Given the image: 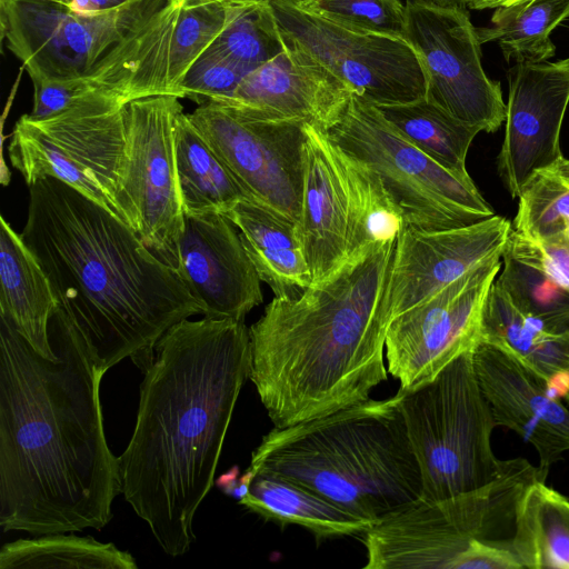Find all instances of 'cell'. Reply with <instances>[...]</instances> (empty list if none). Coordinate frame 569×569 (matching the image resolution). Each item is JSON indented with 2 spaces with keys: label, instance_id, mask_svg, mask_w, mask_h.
<instances>
[{
  "label": "cell",
  "instance_id": "obj_35",
  "mask_svg": "<svg viewBox=\"0 0 569 569\" xmlns=\"http://www.w3.org/2000/svg\"><path fill=\"white\" fill-rule=\"evenodd\" d=\"M284 46L269 1L250 0L208 48L248 74L278 56Z\"/></svg>",
  "mask_w": 569,
  "mask_h": 569
},
{
  "label": "cell",
  "instance_id": "obj_20",
  "mask_svg": "<svg viewBox=\"0 0 569 569\" xmlns=\"http://www.w3.org/2000/svg\"><path fill=\"white\" fill-rule=\"evenodd\" d=\"M473 368L497 427H507L529 442L548 475L551 465L569 452V409L548 382L512 353L479 341Z\"/></svg>",
  "mask_w": 569,
  "mask_h": 569
},
{
  "label": "cell",
  "instance_id": "obj_16",
  "mask_svg": "<svg viewBox=\"0 0 569 569\" xmlns=\"http://www.w3.org/2000/svg\"><path fill=\"white\" fill-rule=\"evenodd\" d=\"M498 252L388 325V372L401 389L436 377L480 340L483 306L502 266Z\"/></svg>",
  "mask_w": 569,
  "mask_h": 569
},
{
  "label": "cell",
  "instance_id": "obj_29",
  "mask_svg": "<svg viewBox=\"0 0 569 569\" xmlns=\"http://www.w3.org/2000/svg\"><path fill=\"white\" fill-rule=\"evenodd\" d=\"M338 148L348 196L349 260L377 244L396 240L405 220L377 172Z\"/></svg>",
  "mask_w": 569,
  "mask_h": 569
},
{
  "label": "cell",
  "instance_id": "obj_6",
  "mask_svg": "<svg viewBox=\"0 0 569 569\" xmlns=\"http://www.w3.org/2000/svg\"><path fill=\"white\" fill-rule=\"evenodd\" d=\"M539 466L513 458L491 482L440 501L418 499L363 533L365 569H521L512 547L519 502Z\"/></svg>",
  "mask_w": 569,
  "mask_h": 569
},
{
  "label": "cell",
  "instance_id": "obj_32",
  "mask_svg": "<svg viewBox=\"0 0 569 569\" xmlns=\"http://www.w3.org/2000/svg\"><path fill=\"white\" fill-rule=\"evenodd\" d=\"M1 569H137L136 559L91 536L49 533L4 543Z\"/></svg>",
  "mask_w": 569,
  "mask_h": 569
},
{
  "label": "cell",
  "instance_id": "obj_11",
  "mask_svg": "<svg viewBox=\"0 0 569 569\" xmlns=\"http://www.w3.org/2000/svg\"><path fill=\"white\" fill-rule=\"evenodd\" d=\"M179 97L158 94L124 106L126 151L122 208L129 226L173 270L184 227L174 161V124L183 111Z\"/></svg>",
  "mask_w": 569,
  "mask_h": 569
},
{
  "label": "cell",
  "instance_id": "obj_36",
  "mask_svg": "<svg viewBox=\"0 0 569 569\" xmlns=\"http://www.w3.org/2000/svg\"><path fill=\"white\" fill-rule=\"evenodd\" d=\"M295 1L302 10L339 24L375 33L403 36L406 8L400 0Z\"/></svg>",
  "mask_w": 569,
  "mask_h": 569
},
{
  "label": "cell",
  "instance_id": "obj_7",
  "mask_svg": "<svg viewBox=\"0 0 569 569\" xmlns=\"http://www.w3.org/2000/svg\"><path fill=\"white\" fill-rule=\"evenodd\" d=\"M422 483L421 499L440 501L502 475L512 459L496 457L497 427L473 368L472 351L436 377L396 393Z\"/></svg>",
  "mask_w": 569,
  "mask_h": 569
},
{
  "label": "cell",
  "instance_id": "obj_30",
  "mask_svg": "<svg viewBox=\"0 0 569 569\" xmlns=\"http://www.w3.org/2000/svg\"><path fill=\"white\" fill-rule=\"evenodd\" d=\"M567 19L569 0H523L496 8L477 33L481 44L498 42L507 61L543 62L556 53L552 31Z\"/></svg>",
  "mask_w": 569,
  "mask_h": 569
},
{
  "label": "cell",
  "instance_id": "obj_34",
  "mask_svg": "<svg viewBox=\"0 0 569 569\" xmlns=\"http://www.w3.org/2000/svg\"><path fill=\"white\" fill-rule=\"evenodd\" d=\"M495 286L528 320L552 333L569 332V292L539 269L502 253Z\"/></svg>",
  "mask_w": 569,
  "mask_h": 569
},
{
  "label": "cell",
  "instance_id": "obj_1",
  "mask_svg": "<svg viewBox=\"0 0 569 569\" xmlns=\"http://www.w3.org/2000/svg\"><path fill=\"white\" fill-rule=\"evenodd\" d=\"M54 359L0 316V527L32 536L100 530L122 493L109 449L104 371L58 307L49 320Z\"/></svg>",
  "mask_w": 569,
  "mask_h": 569
},
{
  "label": "cell",
  "instance_id": "obj_37",
  "mask_svg": "<svg viewBox=\"0 0 569 569\" xmlns=\"http://www.w3.org/2000/svg\"><path fill=\"white\" fill-rule=\"evenodd\" d=\"M247 73L224 56L207 48L184 73L182 98L198 106L209 101H228Z\"/></svg>",
  "mask_w": 569,
  "mask_h": 569
},
{
  "label": "cell",
  "instance_id": "obj_38",
  "mask_svg": "<svg viewBox=\"0 0 569 569\" xmlns=\"http://www.w3.org/2000/svg\"><path fill=\"white\" fill-rule=\"evenodd\" d=\"M505 252L532 266L569 292V238L536 240L511 229Z\"/></svg>",
  "mask_w": 569,
  "mask_h": 569
},
{
  "label": "cell",
  "instance_id": "obj_24",
  "mask_svg": "<svg viewBox=\"0 0 569 569\" xmlns=\"http://www.w3.org/2000/svg\"><path fill=\"white\" fill-rule=\"evenodd\" d=\"M237 229L260 280L277 298L296 297L312 283L297 223L247 199L222 213Z\"/></svg>",
  "mask_w": 569,
  "mask_h": 569
},
{
  "label": "cell",
  "instance_id": "obj_44",
  "mask_svg": "<svg viewBox=\"0 0 569 569\" xmlns=\"http://www.w3.org/2000/svg\"><path fill=\"white\" fill-rule=\"evenodd\" d=\"M568 238H569V236H568Z\"/></svg>",
  "mask_w": 569,
  "mask_h": 569
},
{
  "label": "cell",
  "instance_id": "obj_12",
  "mask_svg": "<svg viewBox=\"0 0 569 569\" xmlns=\"http://www.w3.org/2000/svg\"><path fill=\"white\" fill-rule=\"evenodd\" d=\"M282 38L376 106L426 96L427 80L402 38L350 28L302 10L295 0H268Z\"/></svg>",
  "mask_w": 569,
  "mask_h": 569
},
{
  "label": "cell",
  "instance_id": "obj_33",
  "mask_svg": "<svg viewBox=\"0 0 569 569\" xmlns=\"http://www.w3.org/2000/svg\"><path fill=\"white\" fill-rule=\"evenodd\" d=\"M512 229L536 240L569 236V159L536 170L518 196Z\"/></svg>",
  "mask_w": 569,
  "mask_h": 569
},
{
  "label": "cell",
  "instance_id": "obj_10",
  "mask_svg": "<svg viewBox=\"0 0 569 569\" xmlns=\"http://www.w3.org/2000/svg\"><path fill=\"white\" fill-rule=\"evenodd\" d=\"M170 0H140L98 16L39 0H0L1 36L32 81L88 76Z\"/></svg>",
  "mask_w": 569,
  "mask_h": 569
},
{
  "label": "cell",
  "instance_id": "obj_40",
  "mask_svg": "<svg viewBox=\"0 0 569 569\" xmlns=\"http://www.w3.org/2000/svg\"><path fill=\"white\" fill-rule=\"evenodd\" d=\"M523 0H468L467 7L473 10L496 9Z\"/></svg>",
  "mask_w": 569,
  "mask_h": 569
},
{
  "label": "cell",
  "instance_id": "obj_4",
  "mask_svg": "<svg viewBox=\"0 0 569 569\" xmlns=\"http://www.w3.org/2000/svg\"><path fill=\"white\" fill-rule=\"evenodd\" d=\"M395 246H375L296 297H274L249 328V379L276 428L363 402L388 379Z\"/></svg>",
  "mask_w": 569,
  "mask_h": 569
},
{
  "label": "cell",
  "instance_id": "obj_43",
  "mask_svg": "<svg viewBox=\"0 0 569 569\" xmlns=\"http://www.w3.org/2000/svg\"><path fill=\"white\" fill-rule=\"evenodd\" d=\"M39 1H47L52 3H58L68 7L71 0H39Z\"/></svg>",
  "mask_w": 569,
  "mask_h": 569
},
{
  "label": "cell",
  "instance_id": "obj_19",
  "mask_svg": "<svg viewBox=\"0 0 569 569\" xmlns=\"http://www.w3.org/2000/svg\"><path fill=\"white\" fill-rule=\"evenodd\" d=\"M174 271L206 318L244 320L262 302L254 266L236 226L220 212L184 214Z\"/></svg>",
  "mask_w": 569,
  "mask_h": 569
},
{
  "label": "cell",
  "instance_id": "obj_26",
  "mask_svg": "<svg viewBox=\"0 0 569 569\" xmlns=\"http://www.w3.org/2000/svg\"><path fill=\"white\" fill-rule=\"evenodd\" d=\"M479 341L512 353L545 379L549 389L569 371V332L552 333L528 320L495 283L483 306Z\"/></svg>",
  "mask_w": 569,
  "mask_h": 569
},
{
  "label": "cell",
  "instance_id": "obj_21",
  "mask_svg": "<svg viewBox=\"0 0 569 569\" xmlns=\"http://www.w3.org/2000/svg\"><path fill=\"white\" fill-rule=\"evenodd\" d=\"M352 89L301 49L283 50L220 101L259 119L309 123L330 131L342 118Z\"/></svg>",
  "mask_w": 569,
  "mask_h": 569
},
{
  "label": "cell",
  "instance_id": "obj_27",
  "mask_svg": "<svg viewBox=\"0 0 569 569\" xmlns=\"http://www.w3.org/2000/svg\"><path fill=\"white\" fill-rule=\"evenodd\" d=\"M512 550L521 568L569 569V498L537 479L516 516Z\"/></svg>",
  "mask_w": 569,
  "mask_h": 569
},
{
  "label": "cell",
  "instance_id": "obj_31",
  "mask_svg": "<svg viewBox=\"0 0 569 569\" xmlns=\"http://www.w3.org/2000/svg\"><path fill=\"white\" fill-rule=\"evenodd\" d=\"M376 107L417 148L442 166L468 173L466 158L471 142L481 131L479 127L455 118L426 96L410 102Z\"/></svg>",
  "mask_w": 569,
  "mask_h": 569
},
{
  "label": "cell",
  "instance_id": "obj_9",
  "mask_svg": "<svg viewBox=\"0 0 569 569\" xmlns=\"http://www.w3.org/2000/svg\"><path fill=\"white\" fill-rule=\"evenodd\" d=\"M126 104L94 92L46 120L21 116L8 149L12 167L28 186L46 177L61 180L129 226L121 198Z\"/></svg>",
  "mask_w": 569,
  "mask_h": 569
},
{
  "label": "cell",
  "instance_id": "obj_13",
  "mask_svg": "<svg viewBox=\"0 0 569 569\" xmlns=\"http://www.w3.org/2000/svg\"><path fill=\"white\" fill-rule=\"evenodd\" d=\"M250 0H170L100 63L97 77L127 102L172 94L192 62Z\"/></svg>",
  "mask_w": 569,
  "mask_h": 569
},
{
  "label": "cell",
  "instance_id": "obj_28",
  "mask_svg": "<svg viewBox=\"0 0 569 569\" xmlns=\"http://www.w3.org/2000/svg\"><path fill=\"white\" fill-rule=\"evenodd\" d=\"M173 140L184 214L223 213L239 200H249L183 111L176 120Z\"/></svg>",
  "mask_w": 569,
  "mask_h": 569
},
{
  "label": "cell",
  "instance_id": "obj_25",
  "mask_svg": "<svg viewBox=\"0 0 569 569\" xmlns=\"http://www.w3.org/2000/svg\"><path fill=\"white\" fill-rule=\"evenodd\" d=\"M0 316L40 355L54 359L48 328L58 302L50 280L3 216L0 217Z\"/></svg>",
  "mask_w": 569,
  "mask_h": 569
},
{
  "label": "cell",
  "instance_id": "obj_14",
  "mask_svg": "<svg viewBox=\"0 0 569 569\" xmlns=\"http://www.w3.org/2000/svg\"><path fill=\"white\" fill-rule=\"evenodd\" d=\"M403 39L423 68L426 97L455 118L497 131L506 119L500 82L481 62V43L465 6L406 0Z\"/></svg>",
  "mask_w": 569,
  "mask_h": 569
},
{
  "label": "cell",
  "instance_id": "obj_5",
  "mask_svg": "<svg viewBox=\"0 0 569 569\" xmlns=\"http://www.w3.org/2000/svg\"><path fill=\"white\" fill-rule=\"evenodd\" d=\"M248 468L290 479L375 523L422 492L396 395L274 427L252 451Z\"/></svg>",
  "mask_w": 569,
  "mask_h": 569
},
{
  "label": "cell",
  "instance_id": "obj_39",
  "mask_svg": "<svg viewBox=\"0 0 569 569\" xmlns=\"http://www.w3.org/2000/svg\"><path fill=\"white\" fill-rule=\"evenodd\" d=\"M140 0H71L68 8L82 16H98L124 8Z\"/></svg>",
  "mask_w": 569,
  "mask_h": 569
},
{
  "label": "cell",
  "instance_id": "obj_8",
  "mask_svg": "<svg viewBox=\"0 0 569 569\" xmlns=\"http://www.w3.org/2000/svg\"><path fill=\"white\" fill-rule=\"evenodd\" d=\"M329 133L341 149L377 172L406 227L446 230L496 214L469 173L453 171L425 153L356 93Z\"/></svg>",
  "mask_w": 569,
  "mask_h": 569
},
{
  "label": "cell",
  "instance_id": "obj_18",
  "mask_svg": "<svg viewBox=\"0 0 569 569\" xmlns=\"http://www.w3.org/2000/svg\"><path fill=\"white\" fill-rule=\"evenodd\" d=\"M511 229L497 214L437 231L405 226L396 239L388 283L390 321L503 251Z\"/></svg>",
  "mask_w": 569,
  "mask_h": 569
},
{
  "label": "cell",
  "instance_id": "obj_41",
  "mask_svg": "<svg viewBox=\"0 0 569 569\" xmlns=\"http://www.w3.org/2000/svg\"><path fill=\"white\" fill-rule=\"evenodd\" d=\"M550 391L557 398L569 402V371L552 385Z\"/></svg>",
  "mask_w": 569,
  "mask_h": 569
},
{
  "label": "cell",
  "instance_id": "obj_15",
  "mask_svg": "<svg viewBox=\"0 0 569 569\" xmlns=\"http://www.w3.org/2000/svg\"><path fill=\"white\" fill-rule=\"evenodd\" d=\"M187 116L250 201L297 223L305 123L254 118L220 101Z\"/></svg>",
  "mask_w": 569,
  "mask_h": 569
},
{
  "label": "cell",
  "instance_id": "obj_22",
  "mask_svg": "<svg viewBox=\"0 0 569 569\" xmlns=\"http://www.w3.org/2000/svg\"><path fill=\"white\" fill-rule=\"evenodd\" d=\"M302 162L297 230L316 283L347 261L348 196L339 148L329 131L305 124Z\"/></svg>",
  "mask_w": 569,
  "mask_h": 569
},
{
  "label": "cell",
  "instance_id": "obj_3",
  "mask_svg": "<svg viewBox=\"0 0 569 569\" xmlns=\"http://www.w3.org/2000/svg\"><path fill=\"white\" fill-rule=\"evenodd\" d=\"M20 236L104 371L130 358L144 372L168 329L204 313L131 227L59 179L29 186Z\"/></svg>",
  "mask_w": 569,
  "mask_h": 569
},
{
  "label": "cell",
  "instance_id": "obj_42",
  "mask_svg": "<svg viewBox=\"0 0 569 569\" xmlns=\"http://www.w3.org/2000/svg\"><path fill=\"white\" fill-rule=\"evenodd\" d=\"M441 6L459 4L467 7L468 0H429Z\"/></svg>",
  "mask_w": 569,
  "mask_h": 569
},
{
  "label": "cell",
  "instance_id": "obj_23",
  "mask_svg": "<svg viewBox=\"0 0 569 569\" xmlns=\"http://www.w3.org/2000/svg\"><path fill=\"white\" fill-rule=\"evenodd\" d=\"M233 496L264 519L301 526L317 539L363 535L375 525L311 489L268 471L248 468L236 478Z\"/></svg>",
  "mask_w": 569,
  "mask_h": 569
},
{
  "label": "cell",
  "instance_id": "obj_2",
  "mask_svg": "<svg viewBox=\"0 0 569 569\" xmlns=\"http://www.w3.org/2000/svg\"><path fill=\"white\" fill-rule=\"evenodd\" d=\"M250 360L249 328L229 318L183 319L154 346L118 458L126 501L171 557L196 539L193 518L213 485Z\"/></svg>",
  "mask_w": 569,
  "mask_h": 569
},
{
  "label": "cell",
  "instance_id": "obj_17",
  "mask_svg": "<svg viewBox=\"0 0 569 569\" xmlns=\"http://www.w3.org/2000/svg\"><path fill=\"white\" fill-rule=\"evenodd\" d=\"M506 127L497 158L498 174L518 198L531 174L557 160L569 104V57L557 61L517 62L508 71Z\"/></svg>",
  "mask_w": 569,
  "mask_h": 569
}]
</instances>
